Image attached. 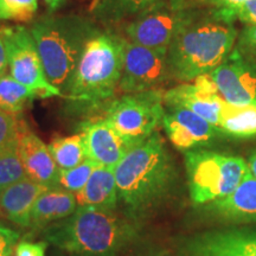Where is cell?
Wrapping results in <instances>:
<instances>
[{"instance_id":"cell-1","label":"cell","mask_w":256,"mask_h":256,"mask_svg":"<svg viewBox=\"0 0 256 256\" xmlns=\"http://www.w3.org/2000/svg\"><path fill=\"white\" fill-rule=\"evenodd\" d=\"M113 170L126 217L136 223L168 197L177 174L158 132L130 148Z\"/></svg>"},{"instance_id":"cell-2","label":"cell","mask_w":256,"mask_h":256,"mask_svg":"<svg viewBox=\"0 0 256 256\" xmlns=\"http://www.w3.org/2000/svg\"><path fill=\"white\" fill-rule=\"evenodd\" d=\"M44 238L78 256H118L139 238L138 223L115 211L78 206L72 215L46 226Z\"/></svg>"},{"instance_id":"cell-3","label":"cell","mask_w":256,"mask_h":256,"mask_svg":"<svg viewBox=\"0 0 256 256\" xmlns=\"http://www.w3.org/2000/svg\"><path fill=\"white\" fill-rule=\"evenodd\" d=\"M126 40L113 31L100 30L89 40L63 96L74 112H92L113 101L119 90Z\"/></svg>"},{"instance_id":"cell-4","label":"cell","mask_w":256,"mask_h":256,"mask_svg":"<svg viewBox=\"0 0 256 256\" xmlns=\"http://www.w3.org/2000/svg\"><path fill=\"white\" fill-rule=\"evenodd\" d=\"M48 81L64 96L83 50L98 28L76 14L44 16L30 28Z\"/></svg>"},{"instance_id":"cell-5","label":"cell","mask_w":256,"mask_h":256,"mask_svg":"<svg viewBox=\"0 0 256 256\" xmlns=\"http://www.w3.org/2000/svg\"><path fill=\"white\" fill-rule=\"evenodd\" d=\"M238 32L230 23L210 19L185 26L168 46L171 74L179 81H194L228 58Z\"/></svg>"},{"instance_id":"cell-6","label":"cell","mask_w":256,"mask_h":256,"mask_svg":"<svg viewBox=\"0 0 256 256\" xmlns=\"http://www.w3.org/2000/svg\"><path fill=\"white\" fill-rule=\"evenodd\" d=\"M184 162L188 192L194 206H206L226 196L248 174L247 162L241 156L204 150L185 152Z\"/></svg>"},{"instance_id":"cell-7","label":"cell","mask_w":256,"mask_h":256,"mask_svg":"<svg viewBox=\"0 0 256 256\" xmlns=\"http://www.w3.org/2000/svg\"><path fill=\"white\" fill-rule=\"evenodd\" d=\"M164 113V94L159 89L124 94L104 107V118L130 148L156 132Z\"/></svg>"},{"instance_id":"cell-8","label":"cell","mask_w":256,"mask_h":256,"mask_svg":"<svg viewBox=\"0 0 256 256\" xmlns=\"http://www.w3.org/2000/svg\"><path fill=\"white\" fill-rule=\"evenodd\" d=\"M194 20L196 14L184 0H164L134 18L126 25L124 32L132 43L168 50L179 32Z\"/></svg>"},{"instance_id":"cell-9","label":"cell","mask_w":256,"mask_h":256,"mask_svg":"<svg viewBox=\"0 0 256 256\" xmlns=\"http://www.w3.org/2000/svg\"><path fill=\"white\" fill-rule=\"evenodd\" d=\"M0 37L4 42L12 78L40 92V98H63L60 89L48 81L36 42L28 28L23 25L2 26Z\"/></svg>"},{"instance_id":"cell-10","label":"cell","mask_w":256,"mask_h":256,"mask_svg":"<svg viewBox=\"0 0 256 256\" xmlns=\"http://www.w3.org/2000/svg\"><path fill=\"white\" fill-rule=\"evenodd\" d=\"M172 76L168 50L126 40L119 90L124 94L158 89Z\"/></svg>"},{"instance_id":"cell-11","label":"cell","mask_w":256,"mask_h":256,"mask_svg":"<svg viewBox=\"0 0 256 256\" xmlns=\"http://www.w3.org/2000/svg\"><path fill=\"white\" fill-rule=\"evenodd\" d=\"M179 256H256V228H226L178 240Z\"/></svg>"},{"instance_id":"cell-12","label":"cell","mask_w":256,"mask_h":256,"mask_svg":"<svg viewBox=\"0 0 256 256\" xmlns=\"http://www.w3.org/2000/svg\"><path fill=\"white\" fill-rule=\"evenodd\" d=\"M217 94L232 106L256 104V68L240 51L232 50L228 58L209 72Z\"/></svg>"},{"instance_id":"cell-13","label":"cell","mask_w":256,"mask_h":256,"mask_svg":"<svg viewBox=\"0 0 256 256\" xmlns=\"http://www.w3.org/2000/svg\"><path fill=\"white\" fill-rule=\"evenodd\" d=\"M162 124L172 145L184 152L209 145L222 133L218 127L179 106L166 107Z\"/></svg>"},{"instance_id":"cell-14","label":"cell","mask_w":256,"mask_h":256,"mask_svg":"<svg viewBox=\"0 0 256 256\" xmlns=\"http://www.w3.org/2000/svg\"><path fill=\"white\" fill-rule=\"evenodd\" d=\"M87 159L98 165L114 168L130 147L104 116L82 121L78 126Z\"/></svg>"},{"instance_id":"cell-15","label":"cell","mask_w":256,"mask_h":256,"mask_svg":"<svg viewBox=\"0 0 256 256\" xmlns=\"http://www.w3.org/2000/svg\"><path fill=\"white\" fill-rule=\"evenodd\" d=\"M17 152L28 178L48 188H60V170L49 147L23 124H20Z\"/></svg>"},{"instance_id":"cell-16","label":"cell","mask_w":256,"mask_h":256,"mask_svg":"<svg viewBox=\"0 0 256 256\" xmlns=\"http://www.w3.org/2000/svg\"><path fill=\"white\" fill-rule=\"evenodd\" d=\"M208 215L226 223L256 222V179L249 172L229 194L203 206Z\"/></svg>"},{"instance_id":"cell-17","label":"cell","mask_w":256,"mask_h":256,"mask_svg":"<svg viewBox=\"0 0 256 256\" xmlns=\"http://www.w3.org/2000/svg\"><path fill=\"white\" fill-rule=\"evenodd\" d=\"M49 188L28 177L8 185L0 192V216L16 226L28 228L34 203Z\"/></svg>"},{"instance_id":"cell-18","label":"cell","mask_w":256,"mask_h":256,"mask_svg":"<svg viewBox=\"0 0 256 256\" xmlns=\"http://www.w3.org/2000/svg\"><path fill=\"white\" fill-rule=\"evenodd\" d=\"M226 102L220 95L202 90L194 84H182L164 94L166 107L179 106L194 112L200 118L218 127Z\"/></svg>"},{"instance_id":"cell-19","label":"cell","mask_w":256,"mask_h":256,"mask_svg":"<svg viewBox=\"0 0 256 256\" xmlns=\"http://www.w3.org/2000/svg\"><path fill=\"white\" fill-rule=\"evenodd\" d=\"M78 208L76 194L60 188H51L42 194L34 203L28 228L46 229L51 224L72 215Z\"/></svg>"},{"instance_id":"cell-20","label":"cell","mask_w":256,"mask_h":256,"mask_svg":"<svg viewBox=\"0 0 256 256\" xmlns=\"http://www.w3.org/2000/svg\"><path fill=\"white\" fill-rule=\"evenodd\" d=\"M78 206L115 211L119 202L114 170L98 166L81 191L76 194Z\"/></svg>"},{"instance_id":"cell-21","label":"cell","mask_w":256,"mask_h":256,"mask_svg":"<svg viewBox=\"0 0 256 256\" xmlns=\"http://www.w3.org/2000/svg\"><path fill=\"white\" fill-rule=\"evenodd\" d=\"M164 0H95L92 16L104 24H118L160 4Z\"/></svg>"},{"instance_id":"cell-22","label":"cell","mask_w":256,"mask_h":256,"mask_svg":"<svg viewBox=\"0 0 256 256\" xmlns=\"http://www.w3.org/2000/svg\"><path fill=\"white\" fill-rule=\"evenodd\" d=\"M218 128L226 136L238 139L256 136V104H226Z\"/></svg>"},{"instance_id":"cell-23","label":"cell","mask_w":256,"mask_h":256,"mask_svg":"<svg viewBox=\"0 0 256 256\" xmlns=\"http://www.w3.org/2000/svg\"><path fill=\"white\" fill-rule=\"evenodd\" d=\"M37 98H40V92L18 82L11 75L0 78V110L14 115L19 114Z\"/></svg>"},{"instance_id":"cell-24","label":"cell","mask_w":256,"mask_h":256,"mask_svg":"<svg viewBox=\"0 0 256 256\" xmlns=\"http://www.w3.org/2000/svg\"><path fill=\"white\" fill-rule=\"evenodd\" d=\"M49 151L60 171L70 170L87 159L81 134L57 136L49 144Z\"/></svg>"},{"instance_id":"cell-25","label":"cell","mask_w":256,"mask_h":256,"mask_svg":"<svg viewBox=\"0 0 256 256\" xmlns=\"http://www.w3.org/2000/svg\"><path fill=\"white\" fill-rule=\"evenodd\" d=\"M92 160L86 159L81 164L70 170H64L60 174V186L64 190L78 194L86 186L94 170L98 168Z\"/></svg>"},{"instance_id":"cell-26","label":"cell","mask_w":256,"mask_h":256,"mask_svg":"<svg viewBox=\"0 0 256 256\" xmlns=\"http://www.w3.org/2000/svg\"><path fill=\"white\" fill-rule=\"evenodd\" d=\"M38 8V0H0V20L28 22Z\"/></svg>"},{"instance_id":"cell-27","label":"cell","mask_w":256,"mask_h":256,"mask_svg":"<svg viewBox=\"0 0 256 256\" xmlns=\"http://www.w3.org/2000/svg\"><path fill=\"white\" fill-rule=\"evenodd\" d=\"M20 124L16 115L0 110V156L17 151Z\"/></svg>"},{"instance_id":"cell-28","label":"cell","mask_w":256,"mask_h":256,"mask_svg":"<svg viewBox=\"0 0 256 256\" xmlns=\"http://www.w3.org/2000/svg\"><path fill=\"white\" fill-rule=\"evenodd\" d=\"M25 177H28L26 172L22 165L17 151L0 156V192L8 185Z\"/></svg>"},{"instance_id":"cell-29","label":"cell","mask_w":256,"mask_h":256,"mask_svg":"<svg viewBox=\"0 0 256 256\" xmlns=\"http://www.w3.org/2000/svg\"><path fill=\"white\" fill-rule=\"evenodd\" d=\"M232 19H238L248 26H256V0H246L238 8H234L228 17V23Z\"/></svg>"},{"instance_id":"cell-30","label":"cell","mask_w":256,"mask_h":256,"mask_svg":"<svg viewBox=\"0 0 256 256\" xmlns=\"http://www.w3.org/2000/svg\"><path fill=\"white\" fill-rule=\"evenodd\" d=\"M238 46L243 57L256 60V26H247L241 32Z\"/></svg>"},{"instance_id":"cell-31","label":"cell","mask_w":256,"mask_h":256,"mask_svg":"<svg viewBox=\"0 0 256 256\" xmlns=\"http://www.w3.org/2000/svg\"><path fill=\"white\" fill-rule=\"evenodd\" d=\"M204 2L215 10L214 17L228 23V17L232 12V10L241 5L242 2H244L246 0H204Z\"/></svg>"},{"instance_id":"cell-32","label":"cell","mask_w":256,"mask_h":256,"mask_svg":"<svg viewBox=\"0 0 256 256\" xmlns=\"http://www.w3.org/2000/svg\"><path fill=\"white\" fill-rule=\"evenodd\" d=\"M19 240V234L14 229L0 224V256H11Z\"/></svg>"},{"instance_id":"cell-33","label":"cell","mask_w":256,"mask_h":256,"mask_svg":"<svg viewBox=\"0 0 256 256\" xmlns=\"http://www.w3.org/2000/svg\"><path fill=\"white\" fill-rule=\"evenodd\" d=\"M46 242L22 241L16 246V256H46Z\"/></svg>"},{"instance_id":"cell-34","label":"cell","mask_w":256,"mask_h":256,"mask_svg":"<svg viewBox=\"0 0 256 256\" xmlns=\"http://www.w3.org/2000/svg\"><path fill=\"white\" fill-rule=\"evenodd\" d=\"M8 54H6L4 42H2V37H0V78L4 75H6V69H8Z\"/></svg>"},{"instance_id":"cell-35","label":"cell","mask_w":256,"mask_h":256,"mask_svg":"<svg viewBox=\"0 0 256 256\" xmlns=\"http://www.w3.org/2000/svg\"><path fill=\"white\" fill-rule=\"evenodd\" d=\"M247 166H248V172L249 174L252 176L256 179V150L252 153L247 160Z\"/></svg>"},{"instance_id":"cell-36","label":"cell","mask_w":256,"mask_h":256,"mask_svg":"<svg viewBox=\"0 0 256 256\" xmlns=\"http://www.w3.org/2000/svg\"><path fill=\"white\" fill-rule=\"evenodd\" d=\"M46 2L50 12H55L57 10L62 8V6L66 4V0H43Z\"/></svg>"},{"instance_id":"cell-37","label":"cell","mask_w":256,"mask_h":256,"mask_svg":"<svg viewBox=\"0 0 256 256\" xmlns=\"http://www.w3.org/2000/svg\"><path fill=\"white\" fill-rule=\"evenodd\" d=\"M140 256H168V255H166V254H162V252H150V254L140 255Z\"/></svg>"}]
</instances>
